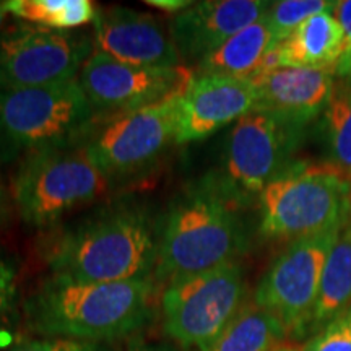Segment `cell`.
<instances>
[{
  "instance_id": "6da1fadb",
  "label": "cell",
  "mask_w": 351,
  "mask_h": 351,
  "mask_svg": "<svg viewBox=\"0 0 351 351\" xmlns=\"http://www.w3.org/2000/svg\"><path fill=\"white\" fill-rule=\"evenodd\" d=\"M160 219L138 202H114L43 239L51 274L91 283L148 280L155 275Z\"/></svg>"
},
{
  "instance_id": "7a4b0ae2",
  "label": "cell",
  "mask_w": 351,
  "mask_h": 351,
  "mask_svg": "<svg viewBox=\"0 0 351 351\" xmlns=\"http://www.w3.org/2000/svg\"><path fill=\"white\" fill-rule=\"evenodd\" d=\"M155 280L75 282L51 275L25 301L26 326L44 339L117 340L148 322Z\"/></svg>"
},
{
  "instance_id": "3957f363",
  "label": "cell",
  "mask_w": 351,
  "mask_h": 351,
  "mask_svg": "<svg viewBox=\"0 0 351 351\" xmlns=\"http://www.w3.org/2000/svg\"><path fill=\"white\" fill-rule=\"evenodd\" d=\"M241 210L212 174L184 187L160 219L155 278L171 282L236 261L247 245Z\"/></svg>"
},
{
  "instance_id": "277c9868",
  "label": "cell",
  "mask_w": 351,
  "mask_h": 351,
  "mask_svg": "<svg viewBox=\"0 0 351 351\" xmlns=\"http://www.w3.org/2000/svg\"><path fill=\"white\" fill-rule=\"evenodd\" d=\"M96 116L77 80L26 90H0V163L80 143Z\"/></svg>"
},
{
  "instance_id": "5b68a950",
  "label": "cell",
  "mask_w": 351,
  "mask_h": 351,
  "mask_svg": "<svg viewBox=\"0 0 351 351\" xmlns=\"http://www.w3.org/2000/svg\"><path fill=\"white\" fill-rule=\"evenodd\" d=\"M261 232L300 239L343 226L351 217V182L330 163L293 161L258 197Z\"/></svg>"
},
{
  "instance_id": "8992f818",
  "label": "cell",
  "mask_w": 351,
  "mask_h": 351,
  "mask_svg": "<svg viewBox=\"0 0 351 351\" xmlns=\"http://www.w3.org/2000/svg\"><path fill=\"white\" fill-rule=\"evenodd\" d=\"M111 187L112 179L75 143L23 158L13 176L12 199L25 223L46 228L103 199Z\"/></svg>"
},
{
  "instance_id": "52a82bcc",
  "label": "cell",
  "mask_w": 351,
  "mask_h": 351,
  "mask_svg": "<svg viewBox=\"0 0 351 351\" xmlns=\"http://www.w3.org/2000/svg\"><path fill=\"white\" fill-rule=\"evenodd\" d=\"M302 138L304 127L267 109H252L231 129L221 166L212 176L219 189L244 208L258 200L267 184L295 161Z\"/></svg>"
},
{
  "instance_id": "ba28073f",
  "label": "cell",
  "mask_w": 351,
  "mask_h": 351,
  "mask_svg": "<svg viewBox=\"0 0 351 351\" xmlns=\"http://www.w3.org/2000/svg\"><path fill=\"white\" fill-rule=\"evenodd\" d=\"M244 296L238 261L173 278L161 296L165 333L184 350L205 351L239 313Z\"/></svg>"
},
{
  "instance_id": "9c48e42d",
  "label": "cell",
  "mask_w": 351,
  "mask_h": 351,
  "mask_svg": "<svg viewBox=\"0 0 351 351\" xmlns=\"http://www.w3.org/2000/svg\"><path fill=\"white\" fill-rule=\"evenodd\" d=\"M93 52V34L83 29H52L13 21L0 32V90L77 80Z\"/></svg>"
},
{
  "instance_id": "30bf717a",
  "label": "cell",
  "mask_w": 351,
  "mask_h": 351,
  "mask_svg": "<svg viewBox=\"0 0 351 351\" xmlns=\"http://www.w3.org/2000/svg\"><path fill=\"white\" fill-rule=\"evenodd\" d=\"M182 95L96 122L80 143L112 181L152 168L178 145Z\"/></svg>"
},
{
  "instance_id": "8fae6325",
  "label": "cell",
  "mask_w": 351,
  "mask_h": 351,
  "mask_svg": "<svg viewBox=\"0 0 351 351\" xmlns=\"http://www.w3.org/2000/svg\"><path fill=\"white\" fill-rule=\"evenodd\" d=\"M340 230L289 241L263 274L254 302L275 315L288 333L301 337L311 330L324 265Z\"/></svg>"
},
{
  "instance_id": "7c38bea8",
  "label": "cell",
  "mask_w": 351,
  "mask_h": 351,
  "mask_svg": "<svg viewBox=\"0 0 351 351\" xmlns=\"http://www.w3.org/2000/svg\"><path fill=\"white\" fill-rule=\"evenodd\" d=\"M195 78L191 69L140 67L95 51L78 73L96 116V122L152 106L174 95L186 93Z\"/></svg>"
},
{
  "instance_id": "4fadbf2b",
  "label": "cell",
  "mask_w": 351,
  "mask_h": 351,
  "mask_svg": "<svg viewBox=\"0 0 351 351\" xmlns=\"http://www.w3.org/2000/svg\"><path fill=\"white\" fill-rule=\"evenodd\" d=\"M96 51L140 67H178L181 57L155 16L127 7L99 8L93 21Z\"/></svg>"
},
{
  "instance_id": "5bb4252c",
  "label": "cell",
  "mask_w": 351,
  "mask_h": 351,
  "mask_svg": "<svg viewBox=\"0 0 351 351\" xmlns=\"http://www.w3.org/2000/svg\"><path fill=\"white\" fill-rule=\"evenodd\" d=\"M251 78L195 75L181 98L178 145L199 142L257 108Z\"/></svg>"
},
{
  "instance_id": "9a60e30c",
  "label": "cell",
  "mask_w": 351,
  "mask_h": 351,
  "mask_svg": "<svg viewBox=\"0 0 351 351\" xmlns=\"http://www.w3.org/2000/svg\"><path fill=\"white\" fill-rule=\"evenodd\" d=\"M265 0H205L174 15L168 33L181 59L200 60L228 39L265 16Z\"/></svg>"
},
{
  "instance_id": "2e32d148",
  "label": "cell",
  "mask_w": 351,
  "mask_h": 351,
  "mask_svg": "<svg viewBox=\"0 0 351 351\" xmlns=\"http://www.w3.org/2000/svg\"><path fill=\"white\" fill-rule=\"evenodd\" d=\"M257 108L304 127L326 112L333 91V73L327 70L278 67L252 77Z\"/></svg>"
},
{
  "instance_id": "e0dca14e",
  "label": "cell",
  "mask_w": 351,
  "mask_h": 351,
  "mask_svg": "<svg viewBox=\"0 0 351 351\" xmlns=\"http://www.w3.org/2000/svg\"><path fill=\"white\" fill-rule=\"evenodd\" d=\"M345 51L343 29L330 12L311 16L270 52L265 70L315 69L337 73Z\"/></svg>"
},
{
  "instance_id": "ac0fdd59",
  "label": "cell",
  "mask_w": 351,
  "mask_h": 351,
  "mask_svg": "<svg viewBox=\"0 0 351 351\" xmlns=\"http://www.w3.org/2000/svg\"><path fill=\"white\" fill-rule=\"evenodd\" d=\"M276 41L265 16L245 26L221 47L202 59L195 75H223L252 78L262 72Z\"/></svg>"
},
{
  "instance_id": "d6986e66",
  "label": "cell",
  "mask_w": 351,
  "mask_h": 351,
  "mask_svg": "<svg viewBox=\"0 0 351 351\" xmlns=\"http://www.w3.org/2000/svg\"><path fill=\"white\" fill-rule=\"evenodd\" d=\"M351 306V217L328 252L320 278L311 332L317 333Z\"/></svg>"
},
{
  "instance_id": "ffe728a7",
  "label": "cell",
  "mask_w": 351,
  "mask_h": 351,
  "mask_svg": "<svg viewBox=\"0 0 351 351\" xmlns=\"http://www.w3.org/2000/svg\"><path fill=\"white\" fill-rule=\"evenodd\" d=\"M287 328L256 302L243 306L205 351H274L282 346Z\"/></svg>"
},
{
  "instance_id": "44dd1931",
  "label": "cell",
  "mask_w": 351,
  "mask_h": 351,
  "mask_svg": "<svg viewBox=\"0 0 351 351\" xmlns=\"http://www.w3.org/2000/svg\"><path fill=\"white\" fill-rule=\"evenodd\" d=\"M16 20L52 29H77L93 23L99 7L91 0H8Z\"/></svg>"
},
{
  "instance_id": "7402d4cb",
  "label": "cell",
  "mask_w": 351,
  "mask_h": 351,
  "mask_svg": "<svg viewBox=\"0 0 351 351\" xmlns=\"http://www.w3.org/2000/svg\"><path fill=\"white\" fill-rule=\"evenodd\" d=\"M326 135L330 165L351 182V82L340 80L326 109Z\"/></svg>"
},
{
  "instance_id": "603a6c76",
  "label": "cell",
  "mask_w": 351,
  "mask_h": 351,
  "mask_svg": "<svg viewBox=\"0 0 351 351\" xmlns=\"http://www.w3.org/2000/svg\"><path fill=\"white\" fill-rule=\"evenodd\" d=\"M333 3L328 0H282L271 2L265 19L274 33L276 46L287 39L298 26L319 13L330 12Z\"/></svg>"
},
{
  "instance_id": "cb8c5ba5",
  "label": "cell",
  "mask_w": 351,
  "mask_h": 351,
  "mask_svg": "<svg viewBox=\"0 0 351 351\" xmlns=\"http://www.w3.org/2000/svg\"><path fill=\"white\" fill-rule=\"evenodd\" d=\"M301 351H351V306L315 333Z\"/></svg>"
},
{
  "instance_id": "d4e9b609",
  "label": "cell",
  "mask_w": 351,
  "mask_h": 351,
  "mask_svg": "<svg viewBox=\"0 0 351 351\" xmlns=\"http://www.w3.org/2000/svg\"><path fill=\"white\" fill-rule=\"evenodd\" d=\"M19 293V270L10 258L0 257V324L15 306Z\"/></svg>"
},
{
  "instance_id": "484cf974",
  "label": "cell",
  "mask_w": 351,
  "mask_h": 351,
  "mask_svg": "<svg viewBox=\"0 0 351 351\" xmlns=\"http://www.w3.org/2000/svg\"><path fill=\"white\" fill-rule=\"evenodd\" d=\"M10 351H109L101 343L67 339H43L23 343Z\"/></svg>"
},
{
  "instance_id": "4316f807",
  "label": "cell",
  "mask_w": 351,
  "mask_h": 351,
  "mask_svg": "<svg viewBox=\"0 0 351 351\" xmlns=\"http://www.w3.org/2000/svg\"><path fill=\"white\" fill-rule=\"evenodd\" d=\"M332 15L339 21L345 36V51L351 47V0H340L332 7ZM343 51V52H345Z\"/></svg>"
},
{
  "instance_id": "83f0119b",
  "label": "cell",
  "mask_w": 351,
  "mask_h": 351,
  "mask_svg": "<svg viewBox=\"0 0 351 351\" xmlns=\"http://www.w3.org/2000/svg\"><path fill=\"white\" fill-rule=\"evenodd\" d=\"M145 3L153 8H160V10L179 15L181 12L187 10L194 2H189V0H147Z\"/></svg>"
},
{
  "instance_id": "f1b7e54d",
  "label": "cell",
  "mask_w": 351,
  "mask_h": 351,
  "mask_svg": "<svg viewBox=\"0 0 351 351\" xmlns=\"http://www.w3.org/2000/svg\"><path fill=\"white\" fill-rule=\"evenodd\" d=\"M337 75L341 77V80L351 82V47L341 56L339 67H337Z\"/></svg>"
},
{
  "instance_id": "f546056e",
  "label": "cell",
  "mask_w": 351,
  "mask_h": 351,
  "mask_svg": "<svg viewBox=\"0 0 351 351\" xmlns=\"http://www.w3.org/2000/svg\"><path fill=\"white\" fill-rule=\"evenodd\" d=\"M129 351H184L169 345L160 343H135Z\"/></svg>"
},
{
  "instance_id": "4dcf8cb0",
  "label": "cell",
  "mask_w": 351,
  "mask_h": 351,
  "mask_svg": "<svg viewBox=\"0 0 351 351\" xmlns=\"http://www.w3.org/2000/svg\"><path fill=\"white\" fill-rule=\"evenodd\" d=\"M7 194L5 191H3V187L0 186V228H2L3 221H5V217H7Z\"/></svg>"
},
{
  "instance_id": "1f68e13d",
  "label": "cell",
  "mask_w": 351,
  "mask_h": 351,
  "mask_svg": "<svg viewBox=\"0 0 351 351\" xmlns=\"http://www.w3.org/2000/svg\"><path fill=\"white\" fill-rule=\"evenodd\" d=\"M7 3L5 2H0V32H2V28L5 26V16H7Z\"/></svg>"
},
{
  "instance_id": "d6a6232c",
  "label": "cell",
  "mask_w": 351,
  "mask_h": 351,
  "mask_svg": "<svg viewBox=\"0 0 351 351\" xmlns=\"http://www.w3.org/2000/svg\"><path fill=\"white\" fill-rule=\"evenodd\" d=\"M274 351H301V350H298V348H295V346H288V345H282V346H278V348H275Z\"/></svg>"
}]
</instances>
